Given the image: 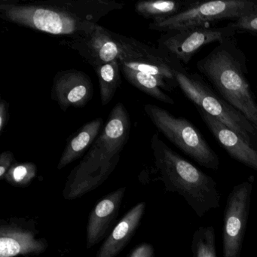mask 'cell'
Instances as JSON below:
<instances>
[{"label": "cell", "mask_w": 257, "mask_h": 257, "mask_svg": "<svg viewBox=\"0 0 257 257\" xmlns=\"http://www.w3.org/2000/svg\"><path fill=\"white\" fill-rule=\"evenodd\" d=\"M124 7L115 0H2L0 16L39 32L76 39L88 35L105 16Z\"/></svg>", "instance_id": "cell-1"}, {"label": "cell", "mask_w": 257, "mask_h": 257, "mask_svg": "<svg viewBox=\"0 0 257 257\" xmlns=\"http://www.w3.org/2000/svg\"><path fill=\"white\" fill-rule=\"evenodd\" d=\"M130 128L127 109L123 103H117L100 135L69 176L64 190L66 199L80 198L104 183L119 161Z\"/></svg>", "instance_id": "cell-2"}, {"label": "cell", "mask_w": 257, "mask_h": 257, "mask_svg": "<svg viewBox=\"0 0 257 257\" xmlns=\"http://www.w3.org/2000/svg\"><path fill=\"white\" fill-rule=\"evenodd\" d=\"M246 55L234 38L224 40L197 62L200 75L257 129V102L247 79Z\"/></svg>", "instance_id": "cell-3"}, {"label": "cell", "mask_w": 257, "mask_h": 257, "mask_svg": "<svg viewBox=\"0 0 257 257\" xmlns=\"http://www.w3.org/2000/svg\"><path fill=\"white\" fill-rule=\"evenodd\" d=\"M151 148L165 190L183 197L200 218L211 209L219 207L220 192L211 177L170 148L159 134L152 138Z\"/></svg>", "instance_id": "cell-4"}, {"label": "cell", "mask_w": 257, "mask_h": 257, "mask_svg": "<svg viewBox=\"0 0 257 257\" xmlns=\"http://www.w3.org/2000/svg\"><path fill=\"white\" fill-rule=\"evenodd\" d=\"M178 88L196 106L234 131L249 145L257 148V129L252 123L222 98L198 73L187 70L176 74Z\"/></svg>", "instance_id": "cell-5"}, {"label": "cell", "mask_w": 257, "mask_h": 257, "mask_svg": "<svg viewBox=\"0 0 257 257\" xmlns=\"http://www.w3.org/2000/svg\"><path fill=\"white\" fill-rule=\"evenodd\" d=\"M144 110L156 128L198 165L210 170L219 168V156L191 121L154 104L145 105Z\"/></svg>", "instance_id": "cell-6"}, {"label": "cell", "mask_w": 257, "mask_h": 257, "mask_svg": "<svg viewBox=\"0 0 257 257\" xmlns=\"http://www.w3.org/2000/svg\"><path fill=\"white\" fill-rule=\"evenodd\" d=\"M255 13H257V0L193 1L179 14L165 20L152 22L149 28L153 31L166 33L195 27L210 26V24L222 21L234 22Z\"/></svg>", "instance_id": "cell-7"}, {"label": "cell", "mask_w": 257, "mask_h": 257, "mask_svg": "<svg viewBox=\"0 0 257 257\" xmlns=\"http://www.w3.org/2000/svg\"><path fill=\"white\" fill-rule=\"evenodd\" d=\"M121 44L120 65L148 73L165 81L173 89L178 88L176 74L184 66L160 48L150 46L134 38L117 34Z\"/></svg>", "instance_id": "cell-8"}, {"label": "cell", "mask_w": 257, "mask_h": 257, "mask_svg": "<svg viewBox=\"0 0 257 257\" xmlns=\"http://www.w3.org/2000/svg\"><path fill=\"white\" fill-rule=\"evenodd\" d=\"M237 33L228 24L224 27H195L164 33L158 43L159 48L184 66L190 62L201 48L234 38Z\"/></svg>", "instance_id": "cell-9"}, {"label": "cell", "mask_w": 257, "mask_h": 257, "mask_svg": "<svg viewBox=\"0 0 257 257\" xmlns=\"http://www.w3.org/2000/svg\"><path fill=\"white\" fill-rule=\"evenodd\" d=\"M253 177L233 187L223 215V257H240L250 210Z\"/></svg>", "instance_id": "cell-10"}, {"label": "cell", "mask_w": 257, "mask_h": 257, "mask_svg": "<svg viewBox=\"0 0 257 257\" xmlns=\"http://www.w3.org/2000/svg\"><path fill=\"white\" fill-rule=\"evenodd\" d=\"M61 43L77 52L94 69L117 61L121 55V46L117 34L99 25L88 35Z\"/></svg>", "instance_id": "cell-11"}, {"label": "cell", "mask_w": 257, "mask_h": 257, "mask_svg": "<svg viewBox=\"0 0 257 257\" xmlns=\"http://www.w3.org/2000/svg\"><path fill=\"white\" fill-rule=\"evenodd\" d=\"M94 87L88 74L77 70L57 73L53 79L52 99L63 111L85 106L92 99Z\"/></svg>", "instance_id": "cell-12"}, {"label": "cell", "mask_w": 257, "mask_h": 257, "mask_svg": "<svg viewBox=\"0 0 257 257\" xmlns=\"http://www.w3.org/2000/svg\"><path fill=\"white\" fill-rule=\"evenodd\" d=\"M201 119L230 157L257 171V148L249 145L234 131L204 111L197 109Z\"/></svg>", "instance_id": "cell-13"}, {"label": "cell", "mask_w": 257, "mask_h": 257, "mask_svg": "<svg viewBox=\"0 0 257 257\" xmlns=\"http://www.w3.org/2000/svg\"><path fill=\"white\" fill-rule=\"evenodd\" d=\"M125 188H121L106 195L99 201L90 214L87 228V247L98 243L111 222L118 214Z\"/></svg>", "instance_id": "cell-14"}, {"label": "cell", "mask_w": 257, "mask_h": 257, "mask_svg": "<svg viewBox=\"0 0 257 257\" xmlns=\"http://www.w3.org/2000/svg\"><path fill=\"white\" fill-rule=\"evenodd\" d=\"M46 248V243L31 231L10 225L0 228V257L39 254Z\"/></svg>", "instance_id": "cell-15"}, {"label": "cell", "mask_w": 257, "mask_h": 257, "mask_svg": "<svg viewBox=\"0 0 257 257\" xmlns=\"http://www.w3.org/2000/svg\"><path fill=\"white\" fill-rule=\"evenodd\" d=\"M145 206L144 203H140L124 215L99 249L97 257H115L122 249L135 234Z\"/></svg>", "instance_id": "cell-16"}, {"label": "cell", "mask_w": 257, "mask_h": 257, "mask_svg": "<svg viewBox=\"0 0 257 257\" xmlns=\"http://www.w3.org/2000/svg\"><path fill=\"white\" fill-rule=\"evenodd\" d=\"M103 123L101 118L91 120L84 124L70 138L60 159L58 170L63 169L79 159L88 147H91L101 130Z\"/></svg>", "instance_id": "cell-17"}, {"label": "cell", "mask_w": 257, "mask_h": 257, "mask_svg": "<svg viewBox=\"0 0 257 257\" xmlns=\"http://www.w3.org/2000/svg\"><path fill=\"white\" fill-rule=\"evenodd\" d=\"M121 69L124 78L143 92L162 103L171 105L175 103L174 99L166 93V91L173 92L174 90L165 81L153 75L136 71L127 67L121 66Z\"/></svg>", "instance_id": "cell-18"}, {"label": "cell", "mask_w": 257, "mask_h": 257, "mask_svg": "<svg viewBox=\"0 0 257 257\" xmlns=\"http://www.w3.org/2000/svg\"><path fill=\"white\" fill-rule=\"evenodd\" d=\"M194 0L177 1H141L137 3L135 10L140 16L153 22L165 20L181 13L191 5Z\"/></svg>", "instance_id": "cell-19"}, {"label": "cell", "mask_w": 257, "mask_h": 257, "mask_svg": "<svg viewBox=\"0 0 257 257\" xmlns=\"http://www.w3.org/2000/svg\"><path fill=\"white\" fill-rule=\"evenodd\" d=\"M118 60L94 69L98 77L100 100L103 106L110 103L121 85V73Z\"/></svg>", "instance_id": "cell-20"}, {"label": "cell", "mask_w": 257, "mask_h": 257, "mask_svg": "<svg viewBox=\"0 0 257 257\" xmlns=\"http://www.w3.org/2000/svg\"><path fill=\"white\" fill-rule=\"evenodd\" d=\"M191 248L193 257H217L214 228L200 226L194 233Z\"/></svg>", "instance_id": "cell-21"}, {"label": "cell", "mask_w": 257, "mask_h": 257, "mask_svg": "<svg viewBox=\"0 0 257 257\" xmlns=\"http://www.w3.org/2000/svg\"><path fill=\"white\" fill-rule=\"evenodd\" d=\"M37 168L32 162L16 163L6 174L5 180L13 186H27L37 176Z\"/></svg>", "instance_id": "cell-22"}, {"label": "cell", "mask_w": 257, "mask_h": 257, "mask_svg": "<svg viewBox=\"0 0 257 257\" xmlns=\"http://www.w3.org/2000/svg\"><path fill=\"white\" fill-rule=\"evenodd\" d=\"M237 32H245L257 36V13L240 18L228 23Z\"/></svg>", "instance_id": "cell-23"}, {"label": "cell", "mask_w": 257, "mask_h": 257, "mask_svg": "<svg viewBox=\"0 0 257 257\" xmlns=\"http://www.w3.org/2000/svg\"><path fill=\"white\" fill-rule=\"evenodd\" d=\"M16 164L14 155L12 152L4 151L0 156V179H5L6 174L9 170Z\"/></svg>", "instance_id": "cell-24"}, {"label": "cell", "mask_w": 257, "mask_h": 257, "mask_svg": "<svg viewBox=\"0 0 257 257\" xmlns=\"http://www.w3.org/2000/svg\"><path fill=\"white\" fill-rule=\"evenodd\" d=\"M129 257H154V249L150 243H142L134 249Z\"/></svg>", "instance_id": "cell-25"}, {"label": "cell", "mask_w": 257, "mask_h": 257, "mask_svg": "<svg viewBox=\"0 0 257 257\" xmlns=\"http://www.w3.org/2000/svg\"><path fill=\"white\" fill-rule=\"evenodd\" d=\"M10 104L8 102L2 99L0 102V134L4 132V129L8 124L9 118H10Z\"/></svg>", "instance_id": "cell-26"}]
</instances>
